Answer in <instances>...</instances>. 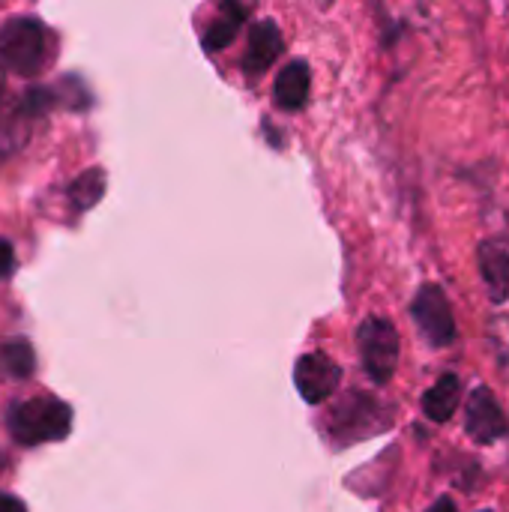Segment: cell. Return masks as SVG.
Masks as SVG:
<instances>
[{
    "label": "cell",
    "mask_w": 509,
    "mask_h": 512,
    "mask_svg": "<svg viewBox=\"0 0 509 512\" xmlns=\"http://www.w3.org/2000/svg\"><path fill=\"white\" fill-rule=\"evenodd\" d=\"M6 426H9V435L24 447L63 441L72 429V408L51 396L24 399V402L9 405Z\"/></svg>",
    "instance_id": "1"
},
{
    "label": "cell",
    "mask_w": 509,
    "mask_h": 512,
    "mask_svg": "<svg viewBox=\"0 0 509 512\" xmlns=\"http://www.w3.org/2000/svg\"><path fill=\"white\" fill-rule=\"evenodd\" d=\"M48 60L45 27L36 18H9L0 27V63L15 75H36Z\"/></svg>",
    "instance_id": "2"
},
{
    "label": "cell",
    "mask_w": 509,
    "mask_h": 512,
    "mask_svg": "<svg viewBox=\"0 0 509 512\" xmlns=\"http://www.w3.org/2000/svg\"><path fill=\"white\" fill-rule=\"evenodd\" d=\"M357 348L372 384H390L399 366V330L390 318L369 315L357 327Z\"/></svg>",
    "instance_id": "3"
},
{
    "label": "cell",
    "mask_w": 509,
    "mask_h": 512,
    "mask_svg": "<svg viewBox=\"0 0 509 512\" xmlns=\"http://www.w3.org/2000/svg\"><path fill=\"white\" fill-rule=\"evenodd\" d=\"M387 426H390V414L384 411V405L375 396H366V393H348L330 414L333 441L342 447L372 438V435H381Z\"/></svg>",
    "instance_id": "4"
},
{
    "label": "cell",
    "mask_w": 509,
    "mask_h": 512,
    "mask_svg": "<svg viewBox=\"0 0 509 512\" xmlns=\"http://www.w3.org/2000/svg\"><path fill=\"white\" fill-rule=\"evenodd\" d=\"M411 315L417 321V327L426 333V339L435 348H447L456 342V315L453 306L447 300V294L438 285H423L414 300H411Z\"/></svg>",
    "instance_id": "5"
},
{
    "label": "cell",
    "mask_w": 509,
    "mask_h": 512,
    "mask_svg": "<svg viewBox=\"0 0 509 512\" xmlns=\"http://www.w3.org/2000/svg\"><path fill=\"white\" fill-rule=\"evenodd\" d=\"M294 384H297V393L309 405H324L327 399L336 396L342 384V366L330 360L324 351L303 354L294 366Z\"/></svg>",
    "instance_id": "6"
},
{
    "label": "cell",
    "mask_w": 509,
    "mask_h": 512,
    "mask_svg": "<svg viewBox=\"0 0 509 512\" xmlns=\"http://www.w3.org/2000/svg\"><path fill=\"white\" fill-rule=\"evenodd\" d=\"M465 432L480 447H489V444L501 441L509 432L507 414H504L501 402L495 399V393L489 387H477L471 393V399L465 405Z\"/></svg>",
    "instance_id": "7"
},
{
    "label": "cell",
    "mask_w": 509,
    "mask_h": 512,
    "mask_svg": "<svg viewBox=\"0 0 509 512\" xmlns=\"http://www.w3.org/2000/svg\"><path fill=\"white\" fill-rule=\"evenodd\" d=\"M285 51V39H282V30L276 27V21L270 18H261L249 27V48L240 60V69L246 75H261L267 72L276 57Z\"/></svg>",
    "instance_id": "8"
},
{
    "label": "cell",
    "mask_w": 509,
    "mask_h": 512,
    "mask_svg": "<svg viewBox=\"0 0 509 512\" xmlns=\"http://www.w3.org/2000/svg\"><path fill=\"white\" fill-rule=\"evenodd\" d=\"M309 90H312V72H309V63L306 60H288L276 81H273V102L276 108L294 114L300 111L306 102H309Z\"/></svg>",
    "instance_id": "9"
},
{
    "label": "cell",
    "mask_w": 509,
    "mask_h": 512,
    "mask_svg": "<svg viewBox=\"0 0 509 512\" xmlns=\"http://www.w3.org/2000/svg\"><path fill=\"white\" fill-rule=\"evenodd\" d=\"M480 276L489 288V297L495 303H504L509 297V240L492 237L480 243Z\"/></svg>",
    "instance_id": "10"
},
{
    "label": "cell",
    "mask_w": 509,
    "mask_h": 512,
    "mask_svg": "<svg viewBox=\"0 0 509 512\" xmlns=\"http://www.w3.org/2000/svg\"><path fill=\"white\" fill-rule=\"evenodd\" d=\"M459 396H462V381H459V375L447 372V375H441V381L432 390H426L423 414L432 423H447L459 408Z\"/></svg>",
    "instance_id": "11"
},
{
    "label": "cell",
    "mask_w": 509,
    "mask_h": 512,
    "mask_svg": "<svg viewBox=\"0 0 509 512\" xmlns=\"http://www.w3.org/2000/svg\"><path fill=\"white\" fill-rule=\"evenodd\" d=\"M246 15H249V9H246V6L222 3V15H219V18L204 30V36H201V42H204L207 54H216V51L228 48V45L234 42V36L240 33V27H243Z\"/></svg>",
    "instance_id": "12"
},
{
    "label": "cell",
    "mask_w": 509,
    "mask_h": 512,
    "mask_svg": "<svg viewBox=\"0 0 509 512\" xmlns=\"http://www.w3.org/2000/svg\"><path fill=\"white\" fill-rule=\"evenodd\" d=\"M33 366H36V357H33V348L27 342L15 339V342L0 348V375L3 378L24 381L33 375Z\"/></svg>",
    "instance_id": "13"
},
{
    "label": "cell",
    "mask_w": 509,
    "mask_h": 512,
    "mask_svg": "<svg viewBox=\"0 0 509 512\" xmlns=\"http://www.w3.org/2000/svg\"><path fill=\"white\" fill-rule=\"evenodd\" d=\"M102 192H105V174H102L99 168H90V171H84V174L69 186V201H72L78 210H87V207H93V204L102 198Z\"/></svg>",
    "instance_id": "14"
},
{
    "label": "cell",
    "mask_w": 509,
    "mask_h": 512,
    "mask_svg": "<svg viewBox=\"0 0 509 512\" xmlns=\"http://www.w3.org/2000/svg\"><path fill=\"white\" fill-rule=\"evenodd\" d=\"M12 270H15V249L6 240H0V279H6Z\"/></svg>",
    "instance_id": "15"
},
{
    "label": "cell",
    "mask_w": 509,
    "mask_h": 512,
    "mask_svg": "<svg viewBox=\"0 0 509 512\" xmlns=\"http://www.w3.org/2000/svg\"><path fill=\"white\" fill-rule=\"evenodd\" d=\"M0 512H27V510H24V504H21L18 498H12V495L0 492Z\"/></svg>",
    "instance_id": "16"
},
{
    "label": "cell",
    "mask_w": 509,
    "mask_h": 512,
    "mask_svg": "<svg viewBox=\"0 0 509 512\" xmlns=\"http://www.w3.org/2000/svg\"><path fill=\"white\" fill-rule=\"evenodd\" d=\"M429 512H459V510H456V504H453L450 498H438V501L429 507Z\"/></svg>",
    "instance_id": "17"
},
{
    "label": "cell",
    "mask_w": 509,
    "mask_h": 512,
    "mask_svg": "<svg viewBox=\"0 0 509 512\" xmlns=\"http://www.w3.org/2000/svg\"><path fill=\"white\" fill-rule=\"evenodd\" d=\"M0 96H3V75H0Z\"/></svg>",
    "instance_id": "18"
},
{
    "label": "cell",
    "mask_w": 509,
    "mask_h": 512,
    "mask_svg": "<svg viewBox=\"0 0 509 512\" xmlns=\"http://www.w3.org/2000/svg\"><path fill=\"white\" fill-rule=\"evenodd\" d=\"M483 512H492V510H483Z\"/></svg>",
    "instance_id": "19"
}]
</instances>
